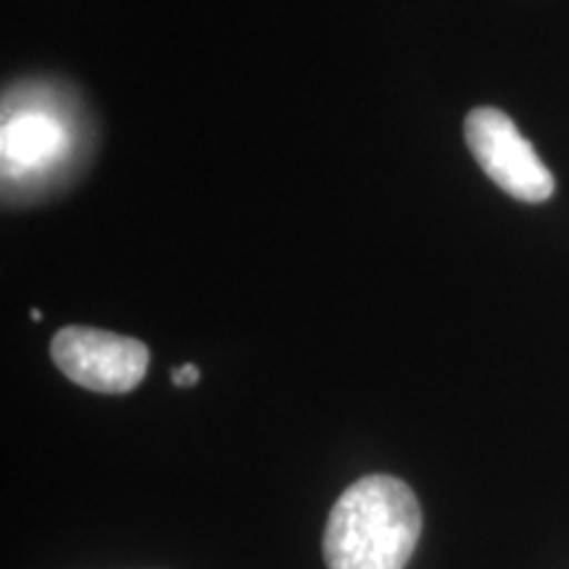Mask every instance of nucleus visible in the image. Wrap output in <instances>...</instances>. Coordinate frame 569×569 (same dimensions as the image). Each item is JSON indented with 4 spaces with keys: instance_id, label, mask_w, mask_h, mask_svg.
<instances>
[{
    "instance_id": "nucleus-4",
    "label": "nucleus",
    "mask_w": 569,
    "mask_h": 569,
    "mask_svg": "<svg viewBox=\"0 0 569 569\" xmlns=\"http://www.w3.org/2000/svg\"><path fill=\"white\" fill-rule=\"evenodd\" d=\"M3 161L13 172H30L46 167L67 148V132L46 113H19L3 124Z\"/></svg>"
},
{
    "instance_id": "nucleus-2",
    "label": "nucleus",
    "mask_w": 569,
    "mask_h": 569,
    "mask_svg": "<svg viewBox=\"0 0 569 569\" xmlns=\"http://www.w3.org/2000/svg\"><path fill=\"white\" fill-rule=\"evenodd\" d=\"M56 367L92 393H130L148 372V346L96 327H63L51 340Z\"/></svg>"
},
{
    "instance_id": "nucleus-3",
    "label": "nucleus",
    "mask_w": 569,
    "mask_h": 569,
    "mask_svg": "<svg viewBox=\"0 0 569 569\" xmlns=\"http://www.w3.org/2000/svg\"><path fill=\"white\" fill-rule=\"evenodd\" d=\"M465 138L482 172L511 198L525 203H540L551 198L553 174L507 113L498 109L469 111Z\"/></svg>"
},
{
    "instance_id": "nucleus-5",
    "label": "nucleus",
    "mask_w": 569,
    "mask_h": 569,
    "mask_svg": "<svg viewBox=\"0 0 569 569\" xmlns=\"http://www.w3.org/2000/svg\"><path fill=\"white\" fill-rule=\"evenodd\" d=\"M198 380H201V369H198L196 365H182L172 372V382L177 388H190V386H196Z\"/></svg>"
},
{
    "instance_id": "nucleus-1",
    "label": "nucleus",
    "mask_w": 569,
    "mask_h": 569,
    "mask_svg": "<svg viewBox=\"0 0 569 569\" xmlns=\"http://www.w3.org/2000/svg\"><path fill=\"white\" fill-rule=\"evenodd\" d=\"M422 536V509L407 482L367 475L348 486L327 517V569H403Z\"/></svg>"
}]
</instances>
